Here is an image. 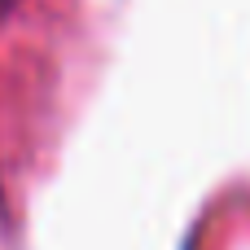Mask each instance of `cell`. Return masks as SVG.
Here are the masks:
<instances>
[{"label":"cell","instance_id":"6da1fadb","mask_svg":"<svg viewBox=\"0 0 250 250\" xmlns=\"http://www.w3.org/2000/svg\"><path fill=\"white\" fill-rule=\"evenodd\" d=\"M4 4H9V0H0V13H4Z\"/></svg>","mask_w":250,"mask_h":250}]
</instances>
